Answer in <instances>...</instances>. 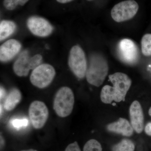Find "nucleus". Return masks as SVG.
<instances>
[{"label":"nucleus","instance_id":"obj_1","mask_svg":"<svg viewBox=\"0 0 151 151\" xmlns=\"http://www.w3.org/2000/svg\"><path fill=\"white\" fill-rule=\"evenodd\" d=\"M110 81L113 86L105 85L100 93L101 101L105 104H110L113 101H124L127 92L132 85L131 78L125 73L117 72L109 76Z\"/></svg>","mask_w":151,"mask_h":151},{"label":"nucleus","instance_id":"obj_2","mask_svg":"<svg viewBox=\"0 0 151 151\" xmlns=\"http://www.w3.org/2000/svg\"><path fill=\"white\" fill-rule=\"evenodd\" d=\"M109 67L104 57L99 53L91 55L86 72V80L89 84L99 87L103 84L108 75Z\"/></svg>","mask_w":151,"mask_h":151},{"label":"nucleus","instance_id":"obj_3","mask_svg":"<svg viewBox=\"0 0 151 151\" xmlns=\"http://www.w3.org/2000/svg\"><path fill=\"white\" fill-rule=\"evenodd\" d=\"M74 101V95L72 90L67 86H63L55 94L53 101V109L59 117H67L72 113Z\"/></svg>","mask_w":151,"mask_h":151},{"label":"nucleus","instance_id":"obj_4","mask_svg":"<svg viewBox=\"0 0 151 151\" xmlns=\"http://www.w3.org/2000/svg\"><path fill=\"white\" fill-rule=\"evenodd\" d=\"M42 60V57L41 55L36 54L30 57L27 50H24L14 63V72L20 77L27 76L30 70H33L40 65Z\"/></svg>","mask_w":151,"mask_h":151},{"label":"nucleus","instance_id":"obj_5","mask_svg":"<svg viewBox=\"0 0 151 151\" xmlns=\"http://www.w3.org/2000/svg\"><path fill=\"white\" fill-rule=\"evenodd\" d=\"M55 74L53 66L48 64H42L32 70L30 80L34 86L43 89L51 84Z\"/></svg>","mask_w":151,"mask_h":151},{"label":"nucleus","instance_id":"obj_6","mask_svg":"<svg viewBox=\"0 0 151 151\" xmlns=\"http://www.w3.org/2000/svg\"><path fill=\"white\" fill-rule=\"evenodd\" d=\"M68 64L70 70L77 77L84 78L87 70V61L85 53L78 45L71 48L68 57Z\"/></svg>","mask_w":151,"mask_h":151},{"label":"nucleus","instance_id":"obj_7","mask_svg":"<svg viewBox=\"0 0 151 151\" xmlns=\"http://www.w3.org/2000/svg\"><path fill=\"white\" fill-rule=\"evenodd\" d=\"M139 9V5L136 1L127 0L114 6L111 10V17L118 22L126 21L134 17Z\"/></svg>","mask_w":151,"mask_h":151},{"label":"nucleus","instance_id":"obj_8","mask_svg":"<svg viewBox=\"0 0 151 151\" xmlns=\"http://www.w3.org/2000/svg\"><path fill=\"white\" fill-rule=\"evenodd\" d=\"M28 113L33 127L36 129L42 128L48 119V108L42 101L36 100L32 102L29 105Z\"/></svg>","mask_w":151,"mask_h":151},{"label":"nucleus","instance_id":"obj_9","mask_svg":"<svg viewBox=\"0 0 151 151\" xmlns=\"http://www.w3.org/2000/svg\"><path fill=\"white\" fill-rule=\"evenodd\" d=\"M118 54L120 59L124 63L133 65L139 58V49L136 44L131 40L124 39L118 45Z\"/></svg>","mask_w":151,"mask_h":151},{"label":"nucleus","instance_id":"obj_10","mask_svg":"<svg viewBox=\"0 0 151 151\" xmlns=\"http://www.w3.org/2000/svg\"><path fill=\"white\" fill-rule=\"evenodd\" d=\"M27 25L33 34L40 37L48 36L53 31V27L50 23L40 17L29 18L27 20Z\"/></svg>","mask_w":151,"mask_h":151},{"label":"nucleus","instance_id":"obj_11","mask_svg":"<svg viewBox=\"0 0 151 151\" xmlns=\"http://www.w3.org/2000/svg\"><path fill=\"white\" fill-rule=\"evenodd\" d=\"M129 113L132 127L135 132L140 134L144 129V113L140 103L137 100H135L131 104Z\"/></svg>","mask_w":151,"mask_h":151},{"label":"nucleus","instance_id":"obj_12","mask_svg":"<svg viewBox=\"0 0 151 151\" xmlns=\"http://www.w3.org/2000/svg\"><path fill=\"white\" fill-rule=\"evenodd\" d=\"M22 45L15 39L6 41L0 47V60L2 62L10 61L19 52Z\"/></svg>","mask_w":151,"mask_h":151},{"label":"nucleus","instance_id":"obj_13","mask_svg":"<svg viewBox=\"0 0 151 151\" xmlns=\"http://www.w3.org/2000/svg\"><path fill=\"white\" fill-rule=\"evenodd\" d=\"M107 129L109 132L127 137L132 136L134 130L128 120L122 118L107 125Z\"/></svg>","mask_w":151,"mask_h":151},{"label":"nucleus","instance_id":"obj_14","mask_svg":"<svg viewBox=\"0 0 151 151\" xmlns=\"http://www.w3.org/2000/svg\"><path fill=\"white\" fill-rule=\"evenodd\" d=\"M22 99V93L20 90L17 88H13L5 97L4 108L6 111H12L21 102Z\"/></svg>","mask_w":151,"mask_h":151},{"label":"nucleus","instance_id":"obj_15","mask_svg":"<svg viewBox=\"0 0 151 151\" xmlns=\"http://www.w3.org/2000/svg\"><path fill=\"white\" fill-rule=\"evenodd\" d=\"M16 29V25L14 22L3 20L0 24V40H4L14 33Z\"/></svg>","mask_w":151,"mask_h":151},{"label":"nucleus","instance_id":"obj_16","mask_svg":"<svg viewBox=\"0 0 151 151\" xmlns=\"http://www.w3.org/2000/svg\"><path fill=\"white\" fill-rule=\"evenodd\" d=\"M112 150V151H134L135 145L131 140L123 139L120 142L114 145Z\"/></svg>","mask_w":151,"mask_h":151},{"label":"nucleus","instance_id":"obj_17","mask_svg":"<svg viewBox=\"0 0 151 151\" xmlns=\"http://www.w3.org/2000/svg\"><path fill=\"white\" fill-rule=\"evenodd\" d=\"M141 45L143 55L145 56L151 55V34H147L143 37Z\"/></svg>","mask_w":151,"mask_h":151},{"label":"nucleus","instance_id":"obj_18","mask_svg":"<svg viewBox=\"0 0 151 151\" xmlns=\"http://www.w3.org/2000/svg\"><path fill=\"white\" fill-rule=\"evenodd\" d=\"M83 151H103L101 144L96 140L92 139L86 142Z\"/></svg>","mask_w":151,"mask_h":151},{"label":"nucleus","instance_id":"obj_19","mask_svg":"<svg viewBox=\"0 0 151 151\" xmlns=\"http://www.w3.org/2000/svg\"><path fill=\"white\" fill-rule=\"evenodd\" d=\"M29 0H4V5L6 9L9 10H14L17 6L24 5Z\"/></svg>","mask_w":151,"mask_h":151},{"label":"nucleus","instance_id":"obj_20","mask_svg":"<svg viewBox=\"0 0 151 151\" xmlns=\"http://www.w3.org/2000/svg\"><path fill=\"white\" fill-rule=\"evenodd\" d=\"M12 126L17 129L19 130L27 126L28 121L27 119H14L11 122Z\"/></svg>","mask_w":151,"mask_h":151},{"label":"nucleus","instance_id":"obj_21","mask_svg":"<svg viewBox=\"0 0 151 151\" xmlns=\"http://www.w3.org/2000/svg\"><path fill=\"white\" fill-rule=\"evenodd\" d=\"M65 151H81L77 142H75L69 144L66 147Z\"/></svg>","mask_w":151,"mask_h":151},{"label":"nucleus","instance_id":"obj_22","mask_svg":"<svg viewBox=\"0 0 151 151\" xmlns=\"http://www.w3.org/2000/svg\"><path fill=\"white\" fill-rule=\"evenodd\" d=\"M145 132L148 136H151V122H149L145 127Z\"/></svg>","mask_w":151,"mask_h":151},{"label":"nucleus","instance_id":"obj_23","mask_svg":"<svg viewBox=\"0 0 151 151\" xmlns=\"http://www.w3.org/2000/svg\"><path fill=\"white\" fill-rule=\"evenodd\" d=\"M6 91L5 89L3 87H1V100L3 99L4 97L5 96Z\"/></svg>","mask_w":151,"mask_h":151},{"label":"nucleus","instance_id":"obj_24","mask_svg":"<svg viewBox=\"0 0 151 151\" xmlns=\"http://www.w3.org/2000/svg\"><path fill=\"white\" fill-rule=\"evenodd\" d=\"M58 2L61 3V4H65L68 2H70L73 0H56Z\"/></svg>","mask_w":151,"mask_h":151},{"label":"nucleus","instance_id":"obj_25","mask_svg":"<svg viewBox=\"0 0 151 151\" xmlns=\"http://www.w3.org/2000/svg\"><path fill=\"white\" fill-rule=\"evenodd\" d=\"M21 151H37L36 150H33V149H29L27 150H22Z\"/></svg>","mask_w":151,"mask_h":151},{"label":"nucleus","instance_id":"obj_26","mask_svg":"<svg viewBox=\"0 0 151 151\" xmlns=\"http://www.w3.org/2000/svg\"><path fill=\"white\" fill-rule=\"evenodd\" d=\"M149 115H150V116L151 117V107L150 108V109H149Z\"/></svg>","mask_w":151,"mask_h":151},{"label":"nucleus","instance_id":"obj_27","mask_svg":"<svg viewBox=\"0 0 151 151\" xmlns=\"http://www.w3.org/2000/svg\"><path fill=\"white\" fill-rule=\"evenodd\" d=\"M87 1H92V0H87Z\"/></svg>","mask_w":151,"mask_h":151}]
</instances>
